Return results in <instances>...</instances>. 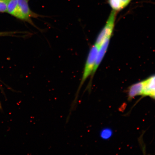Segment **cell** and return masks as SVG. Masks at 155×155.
Listing matches in <instances>:
<instances>
[{
	"mask_svg": "<svg viewBox=\"0 0 155 155\" xmlns=\"http://www.w3.org/2000/svg\"><path fill=\"white\" fill-rule=\"evenodd\" d=\"M0 109L2 110V107L1 105V102H0Z\"/></svg>",
	"mask_w": 155,
	"mask_h": 155,
	"instance_id": "12",
	"label": "cell"
},
{
	"mask_svg": "<svg viewBox=\"0 0 155 155\" xmlns=\"http://www.w3.org/2000/svg\"><path fill=\"white\" fill-rule=\"evenodd\" d=\"M28 0H17L16 10L13 16L33 24L31 18L38 17V15L33 12L29 7Z\"/></svg>",
	"mask_w": 155,
	"mask_h": 155,
	"instance_id": "2",
	"label": "cell"
},
{
	"mask_svg": "<svg viewBox=\"0 0 155 155\" xmlns=\"http://www.w3.org/2000/svg\"><path fill=\"white\" fill-rule=\"evenodd\" d=\"M9 0H0V12H7Z\"/></svg>",
	"mask_w": 155,
	"mask_h": 155,
	"instance_id": "9",
	"label": "cell"
},
{
	"mask_svg": "<svg viewBox=\"0 0 155 155\" xmlns=\"http://www.w3.org/2000/svg\"><path fill=\"white\" fill-rule=\"evenodd\" d=\"M113 131L112 130L108 128H105L102 130L100 133L101 138L104 140H108L112 137Z\"/></svg>",
	"mask_w": 155,
	"mask_h": 155,
	"instance_id": "8",
	"label": "cell"
},
{
	"mask_svg": "<svg viewBox=\"0 0 155 155\" xmlns=\"http://www.w3.org/2000/svg\"><path fill=\"white\" fill-rule=\"evenodd\" d=\"M13 33L10 32H0V36H8Z\"/></svg>",
	"mask_w": 155,
	"mask_h": 155,
	"instance_id": "10",
	"label": "cell"
},
{
	"mask_svg": "<svg viewBox=\"0 0 155 155\" xmlns=\"http://www.w3.org/2000/svg\"><path fill=\"white\" fill-rule=\"evenodd\" d=\"M111 38L109 37L106 38L104 41L103 42H102L101 45L100 46L99 48L94 71H93L91 76V77L90 82H89L86 90L88 91L89 92H90L91 88L92 78L96 72L97 70V69L100 64L102 62V60L105 55L106 52L107 51Z\"/></svg>",
	"mask_w": 155,
	"mask_h": 155,
	"instance_id": "4",
	"label": "cell"
},
{
	"mask_svg": "<svg viewBox=\"0 0 155 155\" xmlns=\"http://www.w3.org/2000/svg\"><path fill=\"white\" fill-rule=\"evenodd\" d=\"M150 97L155 100V92L153 93Z\"/></svg>",
	"mask_w": 155,
	"mask_h": 155,
	"instance_id": "11",
	"label": "cell"
},
{
	"mask_svg": "<svg viewBox=\"0 0 155 155\" xmlns=\"http://www.w3.org/2000/svg\"><path fill=\"white\" fill-rule=\"evenodd\" d=\"M144 87V80L135 83L130 86L127 91L128 100L131 101L137 96H143Z\"/></svg>",
	"mask_w": 155,
	"mask_h": 155,
	"instance_id": "5",
	"label": "cell"
},
{
	"mask_svg": "<svg viewBox=\"0 0 155 155\" xmlns=\"http://www.w3.org/2000/svg\"><path fill=\"white\" fill-rule=\"evenodd\" d=\"M99 48V47L96 45L94 44L92 46L90 51H89L84 66L81 82L79 85L76 94H75V99L73 102L72 106L71 107V111L74 109L75 106L77 103L79 93L80 92L83 85L84 84L85 81L88 78V77L91 76L93 71H94Z\"/></svg>",
	"mask_w": 155,
	"mask_h": 155,
	"instance_id": "1",
	"label": "cell"
},
{
	"mask_svg": "<svg viewBox=\"0 0 155 155\" xmlns=\"http://www.w3.org/2000/svg\"><path fill=\"white\" fill-rule=\"evenodd\" d=\"M143 96H150L155 92V74L144 80Z\"/></svg>",
	"mask_w": 155,
	"mask_h": 155,
	"instance_id": "6",
	"label": "cell"
},
{
	"mask_svg": "<svg viewBox=\"0 0 155 155\" xmlns=\"http://www.w3.org/2000/svg\"><path fill=\"white\" fill-rule=\"evenodd\" d=\"M117 12L112 11L103 28L98 34L94 44L99 47L106 38L111 37L113 33Z\"/></svg>",
	"mask_w": 155,
	"mask_h": 155,
	"instance_id": "3",
	"label": "cell"
},
{
	"mask_svg": "<svg viewBox=\"0 0 155 155\" xmlns=\"http://www.w3.org/2000/svg\"><path fill=\"white\" fill-rule=\"evenodd\" d=\"M133 0H107L112 11L119 12L129 5Z\"/></svg>",
	"mask_w": 155,
	"mask_h": 155,
	"instance_id": "7",
	"label": "cell"
}]
</instances>
